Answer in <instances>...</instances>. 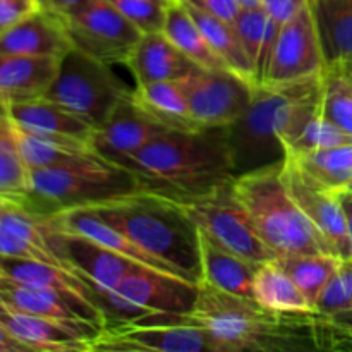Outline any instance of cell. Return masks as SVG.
<instances>
[{"label":"cell","mask_w":352,"mask_h":352,"mask_svg":"<svg viewBox=\"0 0 352 352\" xmlns=\"http://www.w3.org/2000/svg\"><path fill=\"white\" fill-rule=\"evenodd\" d=\"M318 313H275L201 282L186 322L206 333L212 352H287L320 349Z\"/></svg>","instance_id":"cell-1"},{"label":"cell","mask_w":352,"mask_h":352,"mask_svg":"<svg viewBox=\"0 0 352 352\" xmlns=\"http://www.w3.org/2000/svg\"><path fill=\"white\" fill-rule=\"evenodd\" d=\"M141 189L172 201L210 195L236 179L226 127L168 131L127 158Z\"/></svg>","instance_id":"cell-2"},{"label":"cell","mask_w":352,"mask_h":352,"mask_svg":"<svg viewBox=\"0 0 352 352\" xmlns=\"http://www.w3.org/2000/svg\"><path fill=\"white\" fill-rule=\"evenodd\" d=\"M322 78L256 86L243 116L226 127L236 177L285 160L287 148L320 113Z\"/></svg>","instance_id":"cell-3"},{"label":"cell","mask_w":352,"mask_h":352,"mask_svg":"<svg viewBox=\"0 0 352 352\" xmlns=\"http://www.w3.org/2000/svg\"><path fill=\"white\" fill-rule=\"evenodd\" d=\"M89 208L146 253L201 284L199 230L177 201L140 191Z\"/></svg>","instance_id":"cell-4"},{"label":"cell","mask_w":352,"mask_h":352,"mask_svg":"<svg viewBox=\"0 0 352 352\" xmlns=\"http://www.w3.org/2000/svg\"><path fill=\"white\" fill-rule=\"evenodd\" d=\"M282 168L284 162L234 179V191L250 213L261 241L275 258L308 253L336 254L289 192Z\"/></svg>","instance_id":"cell-5"},{"label":"cell","mask_w":352,"mask_h":352,"mask_svg":"<svg viewBox=\"0 0 352 352\" xmlns=\"http://www.w3.org/2000/svg\"><path fill=\"white\" fill-rule=\"evenodd\" d=\"M143 191L131 170L98 155L30 170V192L21 203L28 212L50 217L82 206H95Z\"/></svg>","instance_id":"cell-6"},{"label":"cell","mask_w":352,"mask_h":352,"mask_svg":"<svg viewBox=\"0 0 352 352\" xmlns=\"http://www.w3.org/2000/svg\"><path fill=\"white\" fill-rule=\"evenodd\" d=\"M131 91L112 65L72 47L58 60L57 74L41 96L98 127Z\"/></svg>","instance_id":"cell-7"},{"label":"cell","mask_w":352,"mask_h":352,"mask_svg":"<svg viewBox=\"0 0 352 352\" xmlns=\"http://www.w3.org/2000/svg\"><path fill=\"white\" fill-rule=\"evenodd\" d=\"M199 284L138 265L116 289L96 292L107 323L129 322L155 313L188 315L198 299Z\"/></svg>","instance_id":"cell-8"},{"label":"cell","mask_w":352,"mask_h":352,"mask_svg":"<svg viewBox=\"0 0 352 352\" xmlns=\"http://www.w3.org/2000/svg\"><path fill=\"white\" fill-rule=\"evenodd\" d=\"M177 203L186 210L199 232L223 250L256 265L275 258L265 246L250 213L237 198L234 181L210 195Z\"/></svg>","instance_id":"cell-9"},{"label":"cell","mask_w":352,"mask_h":352,"mask_svg":"<svg viewBox=\"0 0 352 352\" xmlns=\"http://www.w3.org/2000/svg\"><path fill=\"white\" fill-rule=\"evenodd\" d=\"M201 352L210 351L206 333L186 322V315L141 316L107 323L91 342V352Z\"/></svg>","instance_id":"cell-10"},{"label":"cell","mask_w":352,"mask_h":352,"mask_svg":"<svg viewBox=\"0 0 352 352\" xmlns=\"http://www.w3.org/2000/svg\"><path fill=\"white\" fill-rule=\"evenodd\" d=\"M62 21L72 47L109 65H126L143 36L110 0H86Z\"/></svg>","instance_id":"cell-11"},{"label":"cell","mask_w":352,"mask_h":352,"mask_svg":"<svg viewBox=\"0 0 352 352\" xmlns=\"http://www.w3.org/2000/svg\"><path fill=\"white\" fill-rule=\"evenodd\" d=\"M181 82L192 117L201 127H227L236 122L256 89L229 69L196 67Z\"/></svg>","instance_id":"cell-12"},{"label":"cell","mask_w":352,"mask_h":352,"mask_svg":"<svg viewBox=\"0 0 352 352\" xmlns=\"http://www.w3.org/2000/svg\"><path fill=\"white\" fill-rule=\"evenodd\" d=\"M325 67L315 17L306 0L305 6L282 24L263 85L282 86L305 81L322 76Z\"/></svg>","instance_id":"cell-13"},{"label":"cell","mask_w":352,"mask_h":352,"mask_svg":"<svg viewBox=\"0 0 352 352\" xmlns=\"http://www.w3.org/2000/svg\"><path fill=\"white\" fill-rule=\"evenodd\" d=\"M282 175H284V182L292 198L301 206L313 226L329 241L337 256H340L342 260H351L352 241L349 230H347L342 206H340L336 192L325 189L311 177H308L306 172L298 165V162L291 157H285Z\"/></svg>","instance_id":"cell-14"},{"label":"cell","mask_w":352,"mask_h":352,"mask_svg":"<svg viewBox=\"0 0 352 352\" xmlns=\"http://www.w3.org/2000/svg\"><path fill=\"white\" fill-rule=\"evenodd\" d=\"M170 129L155 122L134 103L129 95L119 103L112 116L96 127L91 138V148L98 157L122 167L124 162L143 150Z\"/></svg>","instance_id":"cell-15"},{"label":"cell","mask_w":352,"mask_h":352,"mask_svg":"<svg viewBox=\"0 0 352 352\" xmlns=\"http://www.w3.org/2000/svg\"><path fill=\"white\" fill-rule=\"evenodd\" d=\"M48 236H50L52 248L74 268L76 274L85 277L93 285L95 292L112 291L138 267L134 261L86 237L62 232L54 229L50 223H48Z\"/></svg>","instance_id":"cell-16"},{"label":"cell","mask_w":352,"mask_h":352,"mask_svg":"<svg viewBox=\"0 0 352 352\" xmlns=\"http://www.w3.org/2000/svg\"><path fill=\"white\" fill-rule=\"evenodd\" d=\"M0 325L30 352H91V342L102 332L14 311L3 305H0Z\"/></svg>","instance_id":"cell-17"},{"label":"cell","mask_w":352,"mask_h":352,"mask_svg":"<svg viewBox=\"0 0 352 352\" xmlns=\"http://www.w3.org/2000/svg\"><path fill=\"white\" fill-rule=\"evenodd\" d=\"M0 305L14 311L57 320L81 329L102 330L105 327V320L102 316L76 305L58 292L21 284L6 275H0Z\"/></svg>","instance_id":"cell-18"},{"label":"cell","mask_w":352,"mask_h":352,"mask_svg":"<svg viewBox=\"0 0 352 352\" xmlns=\"http://www.w3.org/2000/svg\"><path fill=\"white\" fill-rule=\"evenodd\" d=\"M71 48L64 21L40 9L0 33V54L62 58Z\"/></svg>","instance_id":"cell-19"},{"label":"cell","mask_w":352,"mask_h":352,"mask_svg":"<svg viewBox=\"0 0 352 352\" xmlns=\"http://www.w3.org/2000/svg\"><path fill=\"white\" fill-rule=\"evenodd\" d=\"M0 275L14 278L21 284L58 292L64 298L71 299L76 305L96 313V315L105 320L102 308L96 301V292L93 285L85 277L74 274V272L55 267V265L41 263V261L0 256Z\"/></svg>","instance_id":"cell-20"},{"label":"cell","mask_w":352,"mask_h":352,"mask_svg":"<svg viewBox=\"0 0 352 352\" xmlns=\"http://www.w3.org/2000/svg\"><path fill=\"white\" fill-rule=\"evenodd\" d=\"M3 110L16 126L31 133L62 134L91 143V138L96 131L91 122L43 96L12 100L3 103Z\"/></svg>","instance_id":"cell-21"},{"label":"cell","mask_w":352,"mask_h":352,"mask_svg":"<svg viewBox=\"0 0 352 352\" xmlns=\"http://www.w3.org/2000/svg\"><path fill=\"white\" fill-rule=\"evenodd\" d=\"M126 67L136 79V85H146L155 81L181 79L195 71L198 65L192 64L164 31L146 33L141 36L131 54Z\"/></svg>","instance_id":"cell-22"},{"label":"cell","mask_w":352,"mask_h":352,"mask_svg":"<svg viewBox=\"0 0 352 352\" xmlns=\"http://www.w3.org/2000/svg\"><path fill=\"white\" fill-rule=\"evenodd\" d=\"M55 57L0 54V107L12 100L41 96L58 69Z\"/></svg>","instance_id":"cell-23"},{"label":"cell","mask_w":352,"mask_h":352,"mask_svg":"<svg viewBox=\"0 0 352 352\" xmlns=\"http://www.w3.org/2000/svg\"><path fill=\"white\" fill-rule=\"evenodd\" d=\"M134 103L150 116L155 122L162 124L170 131H199L192 117L188 96L182 88L181 79L155 81L146 85H136L131 91Z\"/></svg>","instance_id":"cell-24"},{"label":"cell","mask_w":352,"mask_h":352,"mask_svg":"<svg viewBox=\"0 0 352 352\" xmlns=\"http://www.w3.org/2000/svg\"><path fill=\"white\" fill-rule=\"evenodd\" d=\"M199 254H201V282L241 298L254 299L253 280L258 268L256 263H251L223 250L201 232H199Z\"/></svg>","instance_id":"cell-25"},{"label":"cell","mask_w":352,"mask_h":352,"mask_svg":"<svg viewBox=\"0 0 352 352\" xmlns=\"http://www.w3.org/2000/svg\"><path fill=\"white\" fill-rule=\"evenodd\" d=\"M327 67L352 60V0H308Z\"/></svg>","instance_id":"cell-26"},{"label":"cell","mask_w":352,"mask_h":352,"mask_svg":"<svg viewBox=\"0 0 352 352\" xmlns=\"http://www.w3.org/2000/svg\"><path fill=\"white\" fill-rule=\"evenodd\" d=\"M14 131H16L17 144H19L23 160L30 170L54 167V165L67 164L76 158L96 155L89 141L78 140V138L62 136V134L31 133V131L16 126V124H14Z\"/></svg>","instance_id":"cell-27"},{"label":"cell","mask_w":352,"mask_h":352,"mask_svg":"<svg viewBox=\"0 0 352 352\" xmlns=\"http://www.w3.org/2000/svg\"><path fill=\"white\" fill-rule=\"evenodd\" d=\"M253 298L275 313H313L308 299L275 260L260 263L253 280Z\"/></svg>","instance_id":"cell-28"},{"label":"cell","mask_w":352,"mask_h":352,"mask_svg":"<svg viewBox=\"0 0 352 352\" xmlns=\"http://www.w3.org/2000/svg\"><path fill=\"white\" fill-rule=\"evenodd\" d=\"M181 2L188 7L189 14H191L192 19L196 21L199 30L203 31V34H205V38L208 40V43L212 45L215 54L222 58L226 67L229 69V71L236 72L237 76L244 78L246 81H250L251 85L256 86L254 65L253 62L250 60V57L246 55V52H244L243 45H241L232 24L226 23V21L205 12V10L199 9V7L192 6V3L184 2V0H181Z\"/></svg>","instance_id":"cell-29"},{"label":"cell","mask_w":352,"mask_h":352,"mask_svg":"<svg viewBox=\"0 0 352 352\" xmlns=\"http://www.w3.org/2000/svg\"><path fill=\"white\" fill-rule=\"evenodd\" d=\"M164 33L198 67L227 69L181 0L168 3Z\"/></svg>","instance_id":"cell-30"},{"label":"cell","mask_w":352,"mask_h":352,"mask_svg":"<svg viewBox=\"0 0 352 352\" xmlns=\"http://www.w3.org/2000/svg\"><path fill=\"white\" fill-rule=\"evenodd\" d=\"M274 260L301 289L313 311L320 294L342 263V258L333 253L292 254V256H280Z\"/></svg>","instance_id":"cell-31"},{"label":"cell","mask_w":352,"mask_h":352,"mask_svg":"<svg viewBox=\"0 0 352 352\" xmlns=\"http://www.w3.org/2000/svg\"><path fill=\"white\" fill-rule=\"evenodd\" d=\"M30 192V168L17 144L12 120L0 107V198L17 205Z\"/></svg>","instance_id":"cell-32"},{"label":"cell","mask_w":352,"mask_h":352,"mask_svg":"<svg viewBox=\"0 0 352 352\" xmlns=\"http://www.w3.org/2000/svg\"><path fill=\"white\" fill-rule=\"evenodd\" d=\"M308 177L325 189L337 191L352 182V144L309 151L301 157H291Z\"/></svg>","instance_id":"cell-33"},{"label":"cell","mask_w":352,"mask_h":352,"mask_svg":"<svg viewBox=\"0 0 352 352\" xmlns=\"http://www.w3.org/2000/svg\"><path fill=\"white\" fill-rule=\"evenodd\" d=\"M320 116L352 134V85L339 67H325Z\"/></svg>","instance_id":"cell-34"},{"label":"cell","mask_w":352,"mask_h":352,"mask_svg":"<svg viewBox=\"0 0 352 352\" xmlns=\"http://www.w3.org/2000/svg\"><path fill=\"white\" fill-rule=\"evenodd\" d=\"M344 144H352V134L329 122L318 113L299 134L298 140L287 148V157H301L309 151L327 150V148L344 146Z\"/></svg>","instance_id":"cell-35"},{"label":"cell","mask_w":352,"mask_h":352,"mask_svg":"<svg viewBox=\"0 0 352 352\" xmlns=\"http://www.w3.org/2000/svg\"><path fill=\"white\" fill-rule=\"evenodd\" d=\"M315 313L323 316L352 313V258L342 260L339 270L320 294Z\"/></svg>","instance_id":"cell-36"},{"label":"cell","mask_w":352,"mask_h":352,"mask_svg":"<svg viewBox=\"0 0 352 352\" xmlns=\"http://www.w3.org/2000/svg\"><path fill=\"white\" fill-rule=\"evenodd\" d=\"M268 14L261 6L258 7H243L239 16L232 23L236 30L237 38L243 45L244 52L250 57L254 65V76H256V62L260 57L261 45L265 40V31H267Z\"/></svg>","instance_id":"cell-37"},{"label":"cell","mask_w":352,"mask_h":352,"mask_svg":"<svg viewBox=\"0 0 352 352\" xmlns=\"http://www.w3.org/2000/svg\"><path fill=\"white\" fill-rule=\"evenodd\" d=\"M143 34L164 31L167 0H110Z\"/></svg>","instance_id":"cell-38"},{"label":"cell","mask_w":352,"mask_h":352,"mask_svg":"<svg viewBox=\"0 0 352 352\" xmlns=\"http://www.w3.org/2000/svg\"><path fill=\"white\" fill-rule=\"evenodd\" d=\"M38 10L36 0H0V33Z\"/></svg>","instance_id":"cell-39"},{"label":"cell","mask_w":352,"mask_h":352,"mask_svg":"<svg viewBox=\"0 0 352 352\" xmlns=\"http://www.w3.org/2000/svg\"><path fill=\"white\" fill-rule=\"evenodd\" d=\"M184 2L192 3V6L199 7V9H203L205 12L212 14V16L219 17V19L230 24L236 21L241 9H243L239 0H184Z\"/></svg>","instance_id":"cell-40"},{"label":"cell","mask_w":352,"mask_h":352,"mask_svg":"<svg viewBox=\"0 0 352 352\" xmlns=\"http://www.w3.org/2000/svg\"><path fill=\"white\" fill-rule=\"evenodd\" d=\"M306 3V0H263L261 7L267 10L268 17L282 26L287 23L299 9Z\"/></svg>","instance_id":"cell-41"},{"label":"cell","mask_w":352,"mask_h":352,"mask_svg":"<svg viewBox=\"0 0 352 352\" xmlns=\"http://www.w3.org/2000/svg\"><path fill=\"white\" fill-rule=\"evenodd\" d=\"M85 2L86 0H36L38 9L60 17V19L78 10Z\"/></svg>","instance_id":"cell-42"},{"label":"cell","mask_w":352,"mask_h":352,"mask_svg":"<svg viewBox=\"0 0 352 352\" xmlns=\"http://www.w3.org/2000/svg\"><path fill=\"white\" fill-rule=\"evenodd\" d=\"M336 192L337 199H339L340 206H342L344 217H346V223H347V230H349V236L352 241V189H337Z\"/></svg>","instance_id":"cell-43"},{"label":"cell","mask_w":352,"mask_h":352,"mask_svg":"<svg viewBox=\"0 0 352 352\" xmlns=\"http://www.w3.org/2000/svg\"><path fill=\"white\" fill-rule=\"evenodd\" d=\"M0 352H30V349L0 325Z\"/></svg>","instance_id":"cell-44"},{"label":"cell","mask_w":352,"mask_h":352,"mask_svg":"<svg viewBox=\"0 0 352 352\" xmlns=\"http://www.w3.org/2000/svg\"><path fill=\"white\" fill-rule=\"evenodd\" d=\"M329 318H332L333 322L339 323V325L347 327V329H352V313H342V315L329 316Z\"/></svg>","instance_id":"cell-45"},{"label":"cell","mask_w":352,"mask_h":352,"mask_svg":"<svg viewBox=\"0 0 352 352\" xmlns=\"http://www.w3.org/2000/svg\"><path fill=\"white\" fill-rule=\"evenodd\" d=\"M332 67H339L340 71L347 76V78L352 79V60L346 62V64H342V65H332Z\"/></svg>","instance_id":"cell-46"},{"label":"cell","mask_w":352,"mask_h":352,"mask_svg":"<svg viewBox=\"0 0 352 352\" xmlns=\"http://www.w3.org/2000/svg\"><path fill=\"white\" fill-rule=\"evenodd\" d=\"M261 2H263V0H239L241 7H258L261 6Z\"/></svg>","instance_id":"cell-47"},{"label":"cell","mask_w":352,"mask_h":352,"mask_svg":"<svg viewBox=\"0 0 352 352\" xmlns=\"http://www.w3.org/2000/svg\"><path fill=\"white\" fill-rule=\"evenodd\" d=\"M347 332V340H349V349H352V329H347V327H344Z\"/></svg>","instance_id":"cell-48"},{"label":"cell","mask_w":352,"mask_h":352,"mask_svg":"<svg viewBox=\"0 0 352 352\" xmlns=\"http://www.w3.org/2000/svg\"><path fill=\"white\" fill-rule=\"evenodd\" d=\"M6 201H7V199L0 198V208H2V206H3V205H6Z\"/></svg>","instance_id":"cell-49"},{"label":"cell","mask_w":352,"mask_h":352,"mask_svg":"<svg viewBox=\"0 0 352 352\" xmlns=\"http://www.w3.org/2000/svg\"><path fill=\"white\" fill-rule=\"evenodd\" d=\"M342 74H344V72H342ZM344 76H346V74H344ZM346 78H347V76H346ZM347 79H349V78H347ZM349 82L352 85V79H349Z\"/></svg>","instance_id":"cell-50"},{"label":"cell","mask_w":352,"mask_h":352,"mask_svg":"<svg viewBox=\"0 0 352 352\" xmlns=\"http://www.w3.org/2000/svg\"><path fill=\"white\" fill-rule=\"evenodd\" d=\"M347 189H352V182H351V184H349V186H347Z\"/></svg>","instance_id":"cell-51"},{"label":"cell","mask_w":352,"mask_h":352,"mask_svg":"<svg viewBox=\"0 0 352 352\" xmlns=\"http://www.w3.org/2000/svg\"><path fill=\"white\" fill-rule=\"evenodd\" d=\"M167 2H170V3H172V2H175V0H167Z\"/></svg>","instance_id":"cell-52"},{"label":"cell","mask_w":352,"mask_h":352,"mask_svg":"<svg viewBox=\"0 0 352 352\" xmlns=\"http://www.w3.org/2000/svg\"><path fill=\"white\" fill-rule=\"evenodd\" d=\"M168 3H170V2H168Z\"/></svg>","instance_id":"cell-53"}]
</instances>
